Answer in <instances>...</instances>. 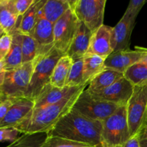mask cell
<instances>
[{
  "mask_svg": "<svg viewBox=\"0 0 147 147\" xmlns=\"http://www.w3.org/2000/svg\"><path fill=\"white\" fill-rule=\"evenodd\" d=\"M86 86H83L58 103L40 109H33L27 117L14 128L22 134H47L66 113L73 109L79 95L86 89Z\"/></svg>",
  "mask_w": 147,
  "mask_h": 147,
  "instance_id": "6da1fadb",
  "label": "cell"
},
{
  "mask_svg": "<svg viewBox=\"0 0 147 147\" xmlns=\"http://www.w3.org/2000/svg\"><path fill=\"white\" fill-rule=\"evenodd\" d=\"M47 136L97 146L102 142V122L86 117L72 109L47 133Z\"/></svg>",
  "mask_w": 147,
  "mask_h": 147,
  "instance_id": "7a4b0ae2",
  "label": "cell"
},
{
  "mask_svg": "<svg viewBox=\"0 0 147 147\" xmlns=\"http://www.w3.org/2000/svg\"><path fill=\"white\" fill-rule=\"evenodd\" d=\"M64 55L53 47L46 54L34 60V67L24 98L34 101L45 86L50 84L53 70Z\"/></svg>",
  "mask_w": 147,
  "mask_h": 147,
  "instance_id": "3957f363",
  "label": "cell"
},
{
  "mask_svg": "<svg viewBox=\"0 0 147 147\" xmlns=\"http://www.w3.org/2000/svg\"><path fill=\"white\" fill-rule=\"evenodd\" d=\"M34 60L23 63L17 68L6 71L4 82L0 87L2 100H17L24 98L31 80Z\"/></svg>",
  "mask_w": 147,
  "mask_h": 147,
  "instance_id": "277c9868",
  "label": "cell"
},
{
  "mask_svg": "<svg viewBox=\"0 0 147 147\" xmlns=\"http://www.w3.org/2000/svg\"><path fill=\"white\" fill-rule=\"evenodd\" d=\"M130 137L126 106H121L102 122V140L113 147H120Z\"/></svg>",
  "mask_w": 147,
  "mask_h": 147,
  "instance_id": "5b68a950",
  "label": "cell"
},
{
  "mask_svg": "<svg viewBox=\"0 0 147 147\" xmlns=\"http://www.w3.org/2000/svg\"><path fill=\"white\" fill-rule=\"evenodd\" d=\"M69 4L78 20L92 33L103 25L106 0H69Z\"/></svg>",
  "mask_w": 147,
  "mask_h": 147,
  "instance_id": "8992f818",
  "label": "cell"
},
{
  "mask_svg": "<svg viewBox=\"0 0 147 147\" xmlns=\"http://www.w3.org/2000/svg\"><path fill=\"white\" fill-rule=\"evenodd\" d=\"M119 107L121 106L113 103L96 99L86 88L79 95L73 109L86 117L103 122Z\"/></svg>",
  "mask_w": 147,
  "mask_h": 147,
  "instance_id": "52a82bcc",
  "label": "cell"
},
{
  "mask_svg": "<svg viewBox=\"0 0 147 147\" xmlns=\"http://www.w3.org/2000/svg\"><path fill=\"white\" fill-rule=\"evenodd\" d=\"M131 136L139 133L147 120V86L134 87L126 106Z\"/></svg>",
  "mask_w": 147,
  "mask_h": 147,
  "instance_id": "ba28073f",
  "label": "cell"
},
{
  "mask_svg": "<svg viewBox=\"0 0 147 147\" xmlns=\"http://www.w3.org/2000/svg\"><path fill=\"white\" fill-rule=\"evenodd\" d=\"M80 24V22L70 8L54 24V47L64 55L70 48Z\"/></svg>",
  "mask_w": 147,
  "mask_h": 147,
  "instance_id": "9c48e42d",
  "label": "cell"
},
{
  "mask_svg": "<svg viewBox=\"0 0 147 147\" xmlns=\"http://www.w3.org/2000/svg\"><path fill=\"white\" fill-rule=\"evenodd\" d=\"M134 87L124 77L109 87L98 91L90 92L96 99L113 103L119 106H126L134 93Z\"/></svg>",
  "mask_w": 147,
  "mask_h": 147,
  "instance_id": "30bf717a",
  "label": "cell"
},
{
  "mask_svg": "<svg viewBox=\"0 0 147 147\" xmlns=\"http://www.w3.org/2000/svg\"><path fill=\"white\" fill-rule=\"evenodd\" d=\"M136 17L125 12L120 21L113 27L112 46L113 53L129 49L132 31L135 26Z\"/></svg>",
  "mask_w": 147,
  "mask_h": 147,
  "instance_id": "8fae6325",
  "label": "cell"
},
{
  "mask_svg": "<svg viewBox=\"0 0 147 147\" xmlns=\"http://www.w3.org/2000/svg\"><path fill=\"white\" fill-rule=\"evenodd\" d=\"M113 27L108 25H102L92 34L90 45L86 54L97 55L107 58L113 53L112 46Z\"/></svg>",
  "mask_w": 147,
  "mask_h": 147,
  "instance_id": "7c38bea8",
  "label": "cell"
},
{
  "mask_svg": "<svg viewBox=\"0 0 147 147\" xmlns=\"http://www.w3.org/2000/svg\"><path fill=\"white\" fill-rule=\"evenodd\" d=\"M142 53L135 47L134 50L130 49L114 52L105 60V67L123 73L129 67L141 61Z\"/></svg>",
  "mask_w": 147,
  "mask_h": 147,
  "instance_id": "4fadbf2b",
  "label": "cell"
},
{
  "mask_svg": "<svg viewBox=\"0 0 147 147\" xmlns=\"http://www.w3.org/2000/svg\"><path fill=\"white\" fill-rule=\"evenodd\" d=\"M33 100L26 98L13 100V104L9 109L4 121L0 125L1 128H14L21 123L34 109Z\"/></svg>",
  "mask_w": 147,
  "mask_h": 147,
  "instance_id": "5bb4252c",
  "label": "cell"
},
{
  "mask_svg": "<svg viewBox=\"0 0 147 147\" xmlns=\"http://www.w3.org/2000/svg\"><path fill=\"white\" fill-rule=\"evenodd\" d=\"M84 86L86 85L76 88L64 87L60 88L54 87L51 84L47 85L43 88L40 95L34 100V109H40L58 103L66 96L77 91Z\"/></svg>",
  "mask_w": 147,
  "mask_h": 147,
  "instance_id": "9a60e30c",
  "label": "cell"
},
{
  "mask_svg": "<svg viewBox=\"0 0 147 147\" xmlns=\"http://www.w3.org/2000/svg\"><path fill=\"white\" fill-rule=\"evenodd\" d=\"M53 26L54 24L41 16L30 35L37 42L44 54L54 47Z\"/></svg>",
  "mask_w": 147,
  "mask_h": 147,
  "instance_id": "2e32d148",
  "label": "cell"
},
{
  "mask_svg": "<svg viewBox=\"0 0 147 147\" xmlns=\"http://www.w3.org/2000/svg\"><path fill=\"white\" fill-rule=\"evenodd\" d=\"M92 34V32L83 22H80L74 40L65 55L68 56L73 61L83 58L88 50Z\"/></svg>",
  "mask_w": 147,
  "mask_h": 147,
  "instance_id": "e0dca14e",
  "label": "cell"
},
{
  "mask_svg": "<svg viewBox=\"0 0 147 147\" xmlns=\"http://www.w3.org/2000/svg\"><path fill=\"white\" fill-rule=\"evenodd\" d=\"M46 0H34L28 10L17 22L16 31L22 34L31 35L34 27L41 17V9Z\"/></svg>",
  "mask_w": 147,
  "mask_h": 147,
  "instance_id": "ac0fdd59",
  "label": "cell"
},
{
  "mask_svg": "<svg viewBox=\"0 0 147 147\" xmlns=\"http://www.w3.org/2000/svg\"><path fill=\"white\" fill-rule=\"evenodd\" d=\"M19 18L14 0H0V26L5 34H11L15 31Z\"/></svg>",
  "mask_w": 147,
  "mask_h": 147,
  "instance_id": "d6986e66",
  "label": "cell"
},
{
  "mask_svg": "<svg viewBox=\"0 0 147 147\" xmlns=\"http://www.w3.org/2000/svg\"><path fill=\"white\" fill-rule=\"evenodd\" d=\"M105 60L104 57L93 54H86L83 57V77L85 85L90 84L98 75L106 69Z\"/></svg>",
  "mask_w": 147,
  "mask_h": 147,
  "instance_id": "ffe728a7",
  "label": "cell"
},
{
  "mask_svg": "<svg viewBox=\"0 0 147 147\" xmlns=\"http://www.w3.org/2000/svg\"><path fill=\"white\" fill-rule=\"evenodd\" d=\"M69 0H46L41 9V16L55 24L69 9Z\"/></svg>",
  "mask_w": 147,
  "mask_h": 147,
  "instance_id": "44dd1931",
  "label": "cell"
},
{
  "mask_svg": "<svg viewBox=\"0 0 147 147\" xmlns=\"http://www.w3.org/2000/svg\"><path fill=\"white\" fill-rule=\"evenodd\" d=\"M11 35H12V43H11V49L4 60L6 71L14 70L23 64L20 34L15 30L11 33Z\"/></svg>",
  "mask_w": 147,
  "mask_h": 147,
  "instance_id": "7402d4cb",
  "label": "cell"
},
{
  "mask_svg": "<svg viewBox=\"0 0 147 147\" xmlns=\"http://www.w3.org/2000/svg\"><path fill=\"white\" fill-rule=\"evenodd\" d=\"M123 77V73L106 68L90 82L87 89L90 92L103 90L111 86Z\"/></svg>",
  "mask_w": 147,
  "mask_h": 147,
  "instance_id": "603a6c76",
  "label": "cell"
},
{
  "mask_svg": "<svg viewBox=\"0 0 147 147\" xmlns=\"http://www.w3.org/2000/svg\"><path fill=\"white\" fill-rule=\"evenodd\" d=\"M73 62L74 61L67 55H63L58 60L50 78V84L52 86L60 88L65 87V84L66 79Z\"/></svg>",
  "mask_w": 147,
  "mask_h": 147,
  "instance_id": "cb8c5ba5",
  "label": "cell"
},
{
  "mask_svg": "<svg viewBox=\"0 0 147 147\" xmlns=\"http://www.w3.org/2000/svg\"><path fill=\"white\" fill-rule=\"evenodd\" d=\"M123 77L130 82L134 87L147 86V65L139 62L127 69L123 73Z\"/></svg>",
  "mask_w": 147,
  "mask_h": 147,
  "instance_id": "d4e9b609",
  "label": "cell"
},
{
  "mask_svg": "<svg viewBox=\"0 0 147 147\" xmlns=\"http://www.w3.org/2000/svg\"><path fill=\"white\" fill-rule=\"evenodd\" d=\"M20 34L22 51V63L32 62L40 55H45L42 52L39 45L32 36L22 34L21 33Z\"/></svg>",
  "mask_w": 147,
  "mask_h": 147,
  "instance_id": "484cf974",
  "label": "cell"
},
{
  "mask_svg": "<svg viewBox=\"0 0 147 147\" xmlns=\"http://www.w3.org/2000/svg\"><path fill=\"white\" fill-rule=\"evenodd\" d=\"M47 134L39 133L33 134H22L14 142L4 147H42Z\"/></svg>",
  "mask_w": 147,
  "mask_h": 147,
  "instance_id": "4316f807",
  "label": "cell"
},
{
  "mask_svg": "<svg viewBox=\"0 0 147 147\" xmlns=\"http://www.w3.org/2000/svg\"><path fill=\"white\" fill-rule=\"evenodd\" d=\"M83 58L73 62L66 79L65 87L76 88L85 85L83 83Z\"/></svg>",
  "mask_w": 147,
  "mask_h": 147,
  "instance_id": "83f0119b",
  "label": "cell"
},
{
  "mask_svg": "<svg viewBox=\"0 0 147 147\" xmlns=\"http://www.w3.org/2000/svg\"><path fill=\"white\" fill-rule=\"evenodd\" d=\"M42 147H96V146L57 136H47Z\"/></svg>",
  "mask_w": 147,
  "mask_h": 147,
  "instance_id": "f1b7e54d",
  "label": "cell"
},
{
  "mask_svg": "<svg viewBox=\"0 0 147 147\" xmlns=\"http://www.w3.org/2000/svg\"><path fill=\"white\" fill-rule=\"evenodd\" d=\"M12 43V35L11 34H4L0 37V61H3L8 53Z\"/></svg>",
  "mask_w": 147,
  "mask_h": 147,
  "instance_id": "f546056e",
  "label": "cell"
},
{
  "mask_svg": "<svg viewBox=\"0 0 147 147\" xmlns=\"http://www.w3.org/2000/svg\"><path fill=\"white\" fill-rule=\"evenodd\" d=\"M20 133L15 128H1L0 129V143L3 142H14L19 137Z\"/></svg>",
  "mask_w": 147,
  "mask_h": 147,
  "instance_id": "4dcf8cb0",
  "label": "cell"
},
{
  "mask_svg": "<svg viewBox=\"0 0 147 147\" xmlns=\"http://www.w3.org/2000/svg\"><path fill=\"white\" fill-rule=\"evenodd\" d=\"M146 0H131L129 2V6L125 12L137 17L139 11H141L144 5L146 4Z\"/></svg>",
  "mask_w": 147,
  "mask_h": 147,
  "instance_id": "1f68e13d",
  "label": "cell"
},
{
  "mask_svg": "<svg viewBox=\"0 0 147 147\" xmlns=\"http://www.w3.org/2000/svg\"><path fill=\"white\" fill-rule=\"evenodd\" d=\"M34 0H14V5L20 17H22L30 9Z\"/></svg>",
  "mask_w": 147,
  "mask_h": 147,
  "instance_id": "d6a6232c",
  "label": "cell"
},
{
  "mask_svg": "<svg viewBox=\"0 0 147 147\" xmlns=\"http://www.w3.org/2000/svg\"><path fill=\"white\" fill-rule=\"evenodd\" d=\"M12 104L13 100H9V99L2 100L0 102V125L4 121L9 109V108L11 107Z\"/></svg>",
  "mask_w": 147,
  "mask_h": 147,
  "instance_id": "836d02e7",
  "label": "cell"
},
{
  "mask_svg": "<svg viewBox=\"0 0 147 147\" xmlns=\"http://www.w3.org/2000/svg\"><path fill=\"white\" fill-rule=\"evenodd\" d=\"M120 147H141L139 133L131 136L129 140L126 141L124 144Z\"/></svg>",
  "mask_w": 147,
  "mask_h": 147,
  "instance_id": "e575fe53",
  "label": "cell"
},
{
  "mask_svg": "<svg viewBox=\"0 0 147 147\" xmlns=\"http://www.w3.org/2000/svg\"><path fill=\"white\" fill-rule=\"evenodd\" d=\"M139 133L140 136L141 147H147V134L142 130H141Z\"/></svg>",
  "mask_w": 147,
  "mask_h": 147,
  "instance_id": "d590c367",
  "label": "cell"
},
{
  "mask_svg": "<svg viewBox=\"0 0 147 147\" xmlns=\"http://www.w3.org/2000/svg\"><path fill=\"white\" fill-rule=\"evenodd\" d=\"M6 70L5 67H4V62L0 61V87L2 86L3 82H4V76H5Z\"/></svg>",
  "mask_w": 147,
  "mask_h": 147,
  "instance_id": "8d00e7d4",
  "label": "cell"
},
{
  "mask_svg": "<svg viewBox=\"0 0 147 147\" xmlns=\"http://www.w3.org/2000/svg\"><path fill=\"white\" fill-rule=\"evenodd\" d=\"M136 47L142 53V57L140 62H142V63L147 65V48L139 47V46H136Z\"/></svg>",
  "mask_w": 147,
  "mask_h": 147,
  "instance_id": "74e56055",
  "label": "cell"
},
{
  "mask_svg": "<svg viewBox=\"0 0 147 147\" xmlns=\"http://www.w3.org/2000/svg\"><path fill=\"white\" fill-rule=\"evenodd\" d=\"M96 147H113L112 146H111V145H109V144L106 143V142H104V141L102 140V142H100L99 144H98Z\"/></svg>",
  "mask_w": 147,
  "mask_h": 147,
  "instance_id": "f35d334b",
  "label": "cell"
},
{
  "mask_svg": "<svg viewBox=\"0 0 147 147\" xmlns=\"http://www.w3.org/2000/svg\"><path fill=\"white\" fill-rule=\"evenodd\" d=\"M141 130H142L143 131H144L145 133L147 134V123H145V124L144 125V126L142 127V129H141Z\"/></svg>",
  "mask_w": 147,
  "mask_h": 147,
  "instance_id": "ab89813d",
  "label": "cell"
},
{
  "mask_svg": "<svg viewBox=\"0 0 147 147\" xmlns=\"http://www.w3.org/2000/svg\"><path fill=\"white\" fill-rule=\"evenodd\" d=\"M4 34H5V33H4V30H3L2 27H1V26H0V37H1L2 35H4Z\"/></svg>",
  "mask_w": 147,
  "mask_h": 147,
  "instance_id": "60d3db41",
  "label": "cell"
},
{
  "mask_svg": "<svg viewBox=\"0 0 147 147\" xmlns=\"http://www.w3.org/2000/svg\"><path fill=\"white\" fill-rule=\"evenodd\" d=\"M2 100V98H1V92H0V102Z\"/></svg>",
  "mask_w": 147,
  "mask_h": 147,
  "instance_id": "b9f144b4",
  "label": "cell"
},
{
  "mask_svg": "<svg viewBox=\"0 0 147 147\" xmlns=\"http://www.w3.org/2000/svg\"><path fill=\"white\" fill-rule=\"evenodd\" d=\"M146 123H147V121H146Z\"/></svg>",
  "mask_w": 147,
  "mask_h": 147,
  "instance_id": "7bdbcfd3",
  "label": "cell"
},
{
  "mask_svg": "<svg viewBox=\"0 0 147 147\" xmlns=\"http://www.w3.org/2000/svg\"><path fill=\"white\" fill-rule=\"evenodd\" d=\"M146 121H147V120H146Z\"/></svg>",
  "mask_w": 147,
  "mask_h": 147,
  "instance_id": "ee69618b",
  "label": "cell"
}]
</instances>
